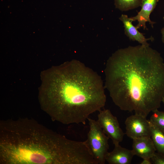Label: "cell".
<instances>
[{"label":"cell","instance_id":"6da1fadb","mask_svg":"<svg viewBox=\"0 0 164 164\" xmlns=\"http://www.w3.org/2000/svg\"><path fill=\"white\" fill-rule=\"evenodd\" d=\"M105 87L121 110L147 117L160 107L164 94V62L149 46L118 50L108 60Z\"/></svg>","mask_w":164,"mask_h":164},{"label":"cell","instance_id":"8992f818","mask_svg":"<svg viewBox=\"0 0 164 164\" xmlns=\"http://www.w3.org/2000/svg\"><path fill=\"white\" fill-rule=\"evenodd\" d=\"M125 124V134L132 139L142 137H151L149 121L146 117L135 114L126 118Z\"/></svg>","mask_w":164,"mask_h":164},{"label":"cell","instance_id":"ba28073f","mask_svg":"<svg viewBox=\"0 0 164 164\" xmlns=\"http://www.w3.org/2000/svg\"><path fill=\"white\" fill-rule=\"evenodd\" d=\"M158 1V0H143L141 10L136 15L131 17L133 22L138 21V24L136 26L137 29L142 27L144 29L147 30L146 26V23L147 22H149L152 28L153 27V25L155 22L150 20V16Z\"/></svg>","mask_w":164,"mask_h":164},{"label":"cell","instance_id":"7a4b0ae2","mask_svg":"<svg viewBox=\"0 0 164 164\" xmlns=\"http://www.w3.org/2000/svg\"><path fill=\"white\" fill-rule=\"evenodd\" d=\"M43 75L39 99L52 120L64 125H85L106 102L101 77L77 60L52 67Z\"/></svg>","mask_w":164,"mask_h":164},{"label":"cell","instance_id":"4fadbf2b","mask_svg":"<svg viewBox=\"0 0 164 164\" xmlns=\"http://www.w3.org/2000/svg\"><path fill=\"white\" fill-rule=\"evenodd\" d=\"M152 112L150 121L164 132V111L157 109Z\"/></svg>","mask_w":164,"mask_h":164},{"label":"cell","instance_id":"e0dca14e","mask_svg":"<svg viewBox=\"0 0 164 164\" xmlns=\"http://www.w3.org/2000/svg\"><path fill=\"white\" fill-rule=\"evenodd\" d=\"M162 102H163V103L164 104V94L162 97Z\"/></svg>","mask_w":164,"mask_h":164},{"label":"cell","instance_id":"9a60e30c","mask_svg":"<svg viewBox=\"0 0 164 164\" xmlns=\"http://www.w3.org/2000/svg\"><path fill=\"white\" fill-rule=\"evenodd\" d=\"M140 164H152L150 159H143V160L140 163Z\"/></svg>","mask_w":164,"mask_h":164},{"label":"cell","instance_id":"3957f363","mask_svg":"<svg viewBox=\"0 0 164 164\" xmlns=\"http://www.w3.org/2000/svg\"><path fill=\"white\" fill-rule=\"evenodd\" d=\"M85 141L68 139L28 118L0 121V164H90Z\"/></svg>","mask_w":164,"mask_h":164},{"label":"cell","instance_id":"5b68a950","mask_svg":"<svg viewBox=\"0 0 164 164\" xmlns=\"http://www.w3.org/2000/svg\"><path fill=\"white\" fill-rule=\"evenodd\" d=\"M97 121L104 133L115 145L119 144L123 139L125 133L121 128L117 117L110 111L104 109L99 111Z\"/></svg>","mask_w":164,"mask_h":164},{"label":"cell","instance_id":"30bf717a","mask_svg":"<svg viewBox=\"0 0 164 164\" xmlns=\"http://www.w3.org/2000/svg\"><path fill=\"white\" fill-rule=\"evenodd\" d=\"M119 19L123 24L125 34L130 40L137 41L141 45L145 46H149L147 42L148 40H153V38L152 36L146 38L143 34L140 32L136 26L132 24L133 21L131 17H128L127 15L122 14Z\"/></svg>","mask_w":164,"mask_h":164},{"label":"cell","instance_id":"5bb4252c","mask_svg":"<svg viewBox=\"0 0 164 164\" xmlns=\"http://www.w3.org/2000/svg\"><path fill=\"white\" fill-rule=\"evenodd\" d=\"M150 159L153 164H164V155L158 152H155Z\"/></svg>","mask_w":164,"mask_h":164},{"label":"cell","instance_id":"2e32d148","mask_svg":"<svg viewBox=\"0 0 164 164\" xmlns=\"http://www.w3.org/2000/svg\"><path fill=\"white\" fill-rule=\"evenodd\" d=\"M161 33L162 35V42L164 43V27L162 28L161 29Z\"/></svg>","mask_w":164,"mask_h":164},{"label":"cell","instance_id":"52a82bcc","mask_svg":"<svg viewBox=\"0 0 164 164\" xmlns=\"http://www.w3.org/2000/svg\"><path fill=\"white\" fill-rule=\"evenodd\" d=\"M132 151L135 155L143 159H150L156 151L150 137L133 139Z\"/></svg>","mask_w":164,"mask_h":164},{"label":"cell","instance_id":"277c9868","mask_svg":"<svg viewBox=\"0 0 164 164\" xmlns=\"http://www.w3.org/2000/svg\"><path fill=\"white\" fill-rule=\"evenodd\" d=\"M89 130L85 141L89 150L98 164H104L108 152L109 138L103 132L97 121L87 119Z\"/></svg>","mask_w":164,"mask_h":164},{"label":"cell","instance_id":"ac0fdd59","mask_svg":"<svg viewBox=\"0 0 164 164\" xmlns=\"http://www.w3.org/2000/svg\"><path fill=\"white\" fill-rule=\"evenodd\" d=\"M163 19H164V17H163Z\"/></svg>","mask_w":164,"mask_h":164},{"label":"cell","instance_id":"8fae6325","mask_svg":"<svg viewBox=\"0 0 164 164\" xmlns=\"http://www.w3.org/2000/svg\"><path fill=\"white\" fill-rule=\"evenodd\" d=\"M151 137L157 152L164 155V132L149 120Z\"/></svg>","mask_w":164,"mask_h":164},{"label":"cell","instance_id":"7c38bea8","mask_svg":"<svg viewBox=\"0 0 164 164\" xmlns=\"http://www.w3.org/2000/svg\"><path fill=\"white\" fill-rule=\"evenodd\" d=\"M115 7L121 11H126L141 6L143 0H114Z\"/></svg>","mask_w":164,"mask_h":164},{"label":"cell","instance_id":"9c48e42d","mask_svg":"<svg viewBox=\"0 0 164 164\" xmlns=\"http://www.w3.org/2000/svg\"><path fill=\"white\" fill-rule=\"evenodd\" d=\"M134 155L132 150L123 148L118 144L115 145L114 149L108 153L106 161L109 164H130Z\"/></svg>","mask_w":164,"mask_h":164}]
</instances>
